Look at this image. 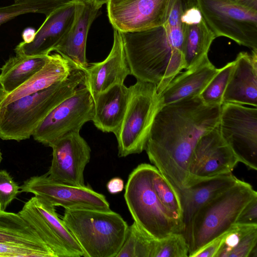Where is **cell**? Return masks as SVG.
I'll return each mask as SVG.
<instances>
[{
  "mask_svg": "<svg viewBox=\"0 0 257 257\" xmlns=\"http://www.w3.org/2000/svg\"><path fill=\"white\" fill-rule=\"evenodd\" d=\"M221 106L208 105L199 96L161 107L148 137L150 161L179 190L187 186L188 168L201 138L218 125Z\"/></svg>",
  "mask_w": 257,
  "mask_h": 257,
  "instance_id": "6da1fadb",
  "label": "cell"
},
{
  "mask_svg": "<svg viewBox=\"0 0 257 257\" xmlns=\"http://www.w3.org/2000/svg\"><path fill=\"white\" fill-rule=\"evenodd\" d=\"M120 33L131 75L155 84L159 94L185 69L180 17L170 15L163 25Z\"/></svg>",
  "mask_w": 257,
  "mask_h": 257,
  "instance_id": "7a4b0ae2",
  "label": "cell"
},
{
  "mask_svg": "<svg viewBox=\"0 0 257 257\" xmlns=\"http://www.w3.org/2000/svg\"><path fill=\"white\" fill-rule=\"evenodd\" d=\"M84 71L74 69L65 79L0 107V138L18 142L29 139L39 124L82 85Z\"/></svg>",
  "mask_w": 257,
  "mask_h": 257,
  "instance_id": "3957f363",
  "label": "cell"
},
{
  "mask_svg": "<svg viewBox=\"0 0 257 257\" xmlns=\"http://www.w3.org/2000/svg\"><path fill=\"white\" fill-rule=\"evenodd\" d=\"M257 192L251 185L238 180L231 188L200 207L185 227L189 256L228 231Z\"/></svg>",
  "mask_w": 257,
  "mask_h": 257,
  "instance_id": "277c9868",
  "label": "cell"
},
{
  "mask_svg": "<svg viewBox=\"0 0 257 257\" xmlns=\"http://www.w3.org/2000/svg\"><path fill=\"white\" fill-rule=\"evenodd\" d=\"M62 220L82 249L84 257H116L128 226L110 209H65Z\"/></svg>",
  "mask_w": 257,
  "mask_h": 257,
  "instance_id": "5b68a950",
  "label": "cell"
},
{
  "mask_svg": "<svg viewBox=\"0 0 257 257\" xmlns=\"http://www.w3.org/2000/svg\"><path fill=\"white\" fill-rule=\"evenodd\" d=\"M152 165H138L129 175L124 198L137 225L156 239L183 233V226L162 205L152 187Z\"/></svg>",
  "mask_w": 257,
  "mask_h": 257,
  "instance_id": "8992f818",
  "label": "cell"
},
{
  "mask_svg": "<svg viewBox=\"0 0 257 257\" xmlns=\"http://www.w3.org/2000/svg\"><path fill=\"white\" fill-rule=\"evenodd\" d=\"M130 88L125 113L115 135L119 157L140 154L145 150L155 116L162 107L155 84L137 80Z\"/></svg>",
  "mask_w": 257,
  "mask_h": 257,
  "instance_id": "52a82bcc",
  "label": "cell"
},
{
  "mask_svg": "<svg viewBox=\"0 0 257 257\" xmlns=\"http://www.w3.org/2000/svg\"><path fill=\"white\" fill-rule=\"evenodd\" d=\"M216 37L229 38L257 51V0H196Z\"/></svg>",
  "mask_w": 257,
  "mask_h": 257,
  "instance_id": "ba28073f",
  "label": "cell"
},
{
  "mask_svg": "<svg viewBox=\"0 0 257 257\" xmlns=\"http://www.w3.org/2000/svg\"><path fill=\"white\" fill-rule=\"evenodd\" d=\"M94 109V101L90 91L81 85L45 117L32 136L35 141L51 147L62 137L80 132L86 122L92 121Z\"/></svg>",
  "mask_w": 257,
  "mask_h": 257,
  "instance_id": "9c48e42d",
  "label": "cell"
},
{
  "mask_svg": "<svg viewBox=\"0 0 257 257\" xmlns=\"http://www.w3.org/2000/svg\"><path fill=\"white\" fill-rule=\"evenodd\" d=\"M220 135L239 162L257 170V108L223 103L218 123Z\"/></svg>",
  "mask_w": 257,
  "mask_h": 257,
  "instance_id": "30bf717a",
  "label": "cell"
},
{
  "mask_svg": "<svg viewBox=\"0 0 257 257\" xmlns=\"http://www.w3.org/2000/svg\"><path fill=\"white\" fill-rule=\"evenodd\" d=\"M238 162L222 138L218 125L202 136L197 144L189 165L186 187L232 173Z\"/></svg>",
  "mask_w": 257,
  "mask_h": 257,
  "instance_id": "8fae6325",
  "label": "cell"
},
{
  "mask_svg": "<svg viewBox=\"0 0 257 257\" xmlns=\"http://www.w3.org/2000/svg\"><path fill=\"white\" fill-rule=\"evenodd\" d=\"M20 192L30 193L54 206L65 209L86 208L110 209L105 196L90 186H75L49 178L46 174L33 176L20 186Z\"/></svg>",
  "mask_w": 257,
  "mask_h": 257,
  "instance_id": "7c38bea8",
  "label": "cell"
},
{
  "mask_svg": "<svg viewBox=\"0 0 257 257\" xmlns=\"http://www.w3.org/2000/svg\"><path fill=\"white\" fill-rule=\"evenodd\" d=\"M175 0H108L107 16L114 30L138 31L164 25Z\"/></svg>",
  "mask_w": 257,
  "mask_h": 257,
  "instance_id": "4fadbf2b",
  "label": "cell"
},
{
  "mask_svg": "<svg viewBox=\"0 0 257 257\" xmlns=\"http://www.w3.org/2000/svg\"><path fill=\"white\" fill-rule=\"evenodd\" d=\"M51 147L52 159L46 173L49 178L68 185L85 186L84 171L90 161L91 149L79 132L62 137Z\"/></svg>",
  "mask_w": 257,
  "mask_h": 257,
  "instance_id": "5bb4252c",
  "label": "cell"
},
{
  "mask_svg": "<svg viewBox=\"0 0 257 257\" xmlns=\"http://www.w3.org/2000/svg\"><path fill=\"white\" fill-rule=\"evenodd\" d=\"M81 2L73 1L50 13L36 31L31 42L23 41L16 47V54L27 56L49 55L70 30Z\"/></svg>",
  "mask_w": 257,
  "mask_h": 257,
  "instance_id": "9a60e30c",
  "label": "cell"
},
{
  "mask_svg": "<svg viewBox=\"0 0 257 257\" xmlns=\"http://www.w3.org/2000/svg\"><path fill=\"white\" fill-rule=\"evenodd\" d=\"M183 41L182 53L186 70L198 65L208 56L216 38L205 22L196 0H180Z\"/></svg>",
  "mask_w": 257,
  "mask_h": 257,
  "instance_id": "2e32d148",
  "label": "cell"
},
{
  "mask_svg": "<svg viewBox=\"0 0 257 257\" xmlns=\"http://www.w3.org/2000/svg\"><path fill=\"white\" fill-rule=\"evenodd\" d=\"M83 71L82 85L89 90L93 99L112 86L123 84L131 71L120 32L114 30L113 44L107 57L101 62L88 63Z\"/></svg>",
  "mask_w": 257,
  "mask_h": 257,
  "instance_id": "e0dca14e",
  "label": "cell"
},
{
  "mask_svg": "<svg viewBox=\"0 0 257 257\" xmlns=\"http://www.w3.org/2000/svg\"><path fill=\"white\" fill-rule=\"evenodd\" d=\"M100 8L91 0L82 1L70 30L54 50L83 71L88 65L86 56L88 34Z\"/></svg>",
  "mask_w": 257,
  "mask_h": 257,
  "instance_id": "ac0fdd59",
  "label": "cell"
},
{
  "mask_svg": "<svg viewBox=\"0 0 257 257\" xmlns=\"http://www.w3.org/2000/svg\"><path fill=\"white\" fill-rule=\"evenodd\" d=\"M223 96V103L257 106V51L241 52Z\"/></svg>",
  "mask_w": 257,
  "mask_h": 257,
  "instance_id": "d6986e66",
  "label": "cell"
},
{
  "mask_svg": "<svg viewBox=\"0 0 257 257\" xmlns=\"http://www.w3.org/2000/svg\"><path fill=\"white\" fill-rule=\"evenodd\" d=\"M130 95V87L124 83L115 84L100 93L93 99L92 121L95 127L102 132L115 135L123 121Z\"/></svg>",
  "mask_w": 257,
  "mask_h": 257,
  "instance_id": "ffe728a7",
  "label": "cell"
},
{
  "mask_svg": "<svg viewBox=\"0 0 257 257\" xmlns=\"http://www.w3.org/2000/svg\"><path fill=\"white\" fill-rule=\"evenodd\" d=\"M218 71L207 56L195 67L179 73L160 94L162 106L188 97L199 96Z\"/></svg>",
  "mask_w": 257,
  "mask_h": 257,
  "instance_id": "44dd1931",
  "label": "cell"
},
{
  "mask_svg": "<svg viewBox=\"0 0 257 257\" xmlns=\"http://www.w3.org/2000/svg\"><path fill=\"white\" fill-rule=\"evenodd\" d=\"M76 68L73 63L59 54H50L47 61L39 71L0 101V107L65 79Z\"/></svg>",
  "mask_w": 257,
  "mask_h": 257,
  "instance_id": "7402d4cb",
  "label": "cell"
},
{
  "mask_svg": "<svg viewBox=\"0 0 257 257\" xmlns=\"http://www.w3.org/2000/svg\"><path fill=\"white\" fill-rule=\"evenodd\" d=\"M238 180L230 173L199 182L179 191L183 208V230L196 211L231 188Z\"/></svg>",
  "mask_w": 257,
  "mask_h": 257,
  "instance_id": "603a6c76",
  "label": "cell"
},
{
  "mask_svg": "<svg viewBox=\"0 0 257 257\" xmlns=\"http://www.w3.org/2000/svg\"><path fill=\"white\" fill-rule=\"evenodd\" d=\"M49 55L27 56L16 54L10 57L0 69V82L7 94L18 88L39 71Z\"/></svg>",
  "mask_w": 257,
  "mask_h": 257,
  "instance_id": "cb8c5ba5",
  "label": "cell"
},
{
  "mask_svg": "<svg viewBox=\"0 0 257 257\" xmlns=\"http://www.w3.org/2000/svg\"><path fill=\"white\" fill-rule=\"evenodd\" d=\"M0 242L15 243L53 252L18 213L1 210Z\"/></svg>",
  "mask_w": 257,
  "mask_h": 257,
  "instance_id": "d4e9b609",
  "label": "cell"
},
{
  "mask_svg": "<svg viewBox=\"0 0 257 257\" xmlns=\"http://www.w3.org/2000/svg\"><path fill=\"white\" fill-rule=\"evenodd\" d=\"M18 214L34 229L56 257H71L48 222L36 209L30 199Z\"/></svg>",
  "mask_w": 257,
  "mask_h": 257,
  "instance_id": "484cf974",
  "label": "cell"
},
{
  "mask_svg": "<svg viewBox=\"0 0 257 257\" xmlns=\"http://www.w3.org/2000/svg\"><path fill=\"white\" fill-rule=\"evenodd\" d=\"M36 209L48 222L54 231L70 253L71 257L84 256L80 245L62 219L57 213L55 206L36 196L30 199Z\"/></svg>",
  "mask_w": 257,
  "mask_h": 257,
  "instance_id": "4316f807",
  "label": "cell"
},
{
  "mask_svg": "<svg viewBox=\"0 0 257 257\" xmlns=\"http://www.w3.org/2000/svg\"><path fill=\"white\" fill-rule=\"evenodd\" d=\"M152 187L164 207L183 226V208L179 190L154 165L151 170Z\"/></svg>",
  "mask_w": 257,
  "mask_h": 257,
  "instance_id": "83f0119b",
  "label": "cell"
},
{
  "mask_svg": "<svg viewBox=\"0 0 257 257\" xmlns=\"http://www.w3.org/2000/svg\"><path fill=\"white\" fill-rule=\"evenodd\" d=\"M76 0H19L0 7V26L22 15L39 13L46 17L55 10Z\"/></svg>",
  "mask_w": 257,
  "mask_h": 257,
  "instance_id": "f1b7e54d",
  "label": "cell"
},
{
  "mask_svg": "<svg viewBox=\"0 0 257 257\" xmlns=\"http://www.w3.org/2000/svg\"><path fill=\"white\" fill-rule=\"evenodd\" d=\"M235 61L226 64L219 69L199 95L204 103L208 105H219L223 103V96L233 71Z\"/></svg>",
  "mask_w": 257,
  "mask_h": 257,
  "instance_id": "f546056e",
  "label": "cell"
},
{
  "mask_svg": "<svg viewBox=\"0 0 257 257\" xmlns=\"http://www.w3.org/2000/svg\"><path fill=\"white\" fill-rule=\"evenodd\" d=\"M189 247L183 233L157 239L153 257H188Z\"/></svg>",
  "mask_w": 257,
  "mask_h": 257,
  "instance_id": "4dcf8cb0",
  "label": "cell"
},
{
  "mask_svg": "<svg viewBox=\"0 0 257 257\" xmlns=\"http://www.w3.org/2000/svg\"><path fill=\"white\" fill-rule=\"evenodd\" d=\"M56 257L51 251L12 242H0V257Z\"/></svg>",
  "mask_w": 257,
  "mask_h": 257,
  "instance_id": "1f68e13d",
  "label": "cell"
},
{
  "mask_svg": "<svg viewBox=\"0 0 257 257\" xmlns=\"http://www.w3.org/2000/svg\"><path fill=\"white\" fill-rule=\"evenodd\" d=\"M257 228V224L235 223L226 232L224 240L215 257H228L231 249L241 238L250 230Z\"/></svg>",
  "mask_w": 257,
  "mask_h": 257,
  "instance_id": "d6a6232c",
  "label": "cell"
},
{
  "mask_svg": "<svg viewBox=\"0 0 257 257\" xmlns=\"http://www.w3.org/2000/svg\"><path fill=\"white\" fill-rule=\"evenodd\" d=\"M20 186L14 181L6 170H0V210L6 211L7 207L16 199Z\"/></svg>",
  "mask_w": 257,
  "mask_h": 257,
  "instance_id": "836d02e7",
  "label": "cell"
},
{
  "mask_svg": "<svg viewBox=\"0 0 257 257\" xmlns=\"http://www.w3.org/2000/svg\"><path fill=\"white\" fill-rule=\"evenodd\" d=\"M156 240L136 224L134 257H153Z\"/></svg>",
  "mask_w": 257,
  "mask_h": 257,
  "instance_id": "e575fe53",
  "label": "cell"
},
{
  "mask_svg": "<svg viewBox=\"0 0 257 257\" xmlns=\"http://www.w3.org/2000/svg\"><path fill=\"white\" fill-rule=\"evenodd\" d=\"M257 245V228L245 234L230 251L228 257H248L253 248Z\"/></svg>",
  "mask_w": 257,
  "mask_h": 257,
  "instance_id": "d590c367",
  "label": "cell"
},
{
  "mask_svg": "<svg viewBox=\"0 0 257 257\" xmlns=\"http://www.w3.org/2000/svg\"><path fill=\"white\" fill-rule=\"evenodd\" d=\"M136 224L128 226L124 241L116 257H134Z\"/></svg>",
  "mask_w": 257,
  "mask_h": 257,
  "instance_id": "8d00e7d4",
  "label": "cell"
},
{
  "mask_svg": "<svg viewBox=\"0 0 257 257\" xmlns=\"http://www.w3.org/2000/svg\"><path fill=\"white\" fill-rule=\"evenodd\" d=\"M235 223L257 224V197L251 200L244 207Z\"/></svg>",
  "mask_w": 257,
  "mask_h": 257,
  "instance_id": "74e56055",
  "label": "cell"
},
{
  "mask_svg": "<svg viewBox=\"0 0 257 257\" xmlns=\"http://www.w3.org/2000/svg\"><path fill=\"white\" fill-rule=\"evenodd\" d=\"M227 231L208 242L191 257H215L224 240Z\"/></svg>",
  "mask_w": 257,
  "mask_h": 257,
  "instance_id": "f35d334b",
  "label": "cell"
},
{
  "mask_svg": "<svg viewBox=\"0 0 257 257\" xmlns=\"http://www.w3.org/2000/svg\"><path fill=\"white\" fill-rule=\"evenodd\" d=\"M106 188L111 194L119 193L124 189L123 181L119 177L113 178L107 182Z\"/></svg>",
  "mask_w": 257,
  "mask_h": 257,
  "instance_id": "ab89813d",
  "label": "cell"
},
{
  "mask_svg": "<svg viewBox=\"0 0 257 257\" xmlns=\"http://www.w3.org/2000/svg\"><path fill=\"white\" fill-rule=\"evenodd\" d=\"M36 31L32 28H27L25 29L22 33V38L23 42L25 43H30L31 42L35 34Z\"/></svg>",
  "mask_w": 257,
  "mask_h": 257,
  "instance_id": "60d3db41",
  "label": "cell"
},
{
  "mask_svg": "<svg viewBox=\"0 0 257 257\" xmlns=\"http://www.w3.org/2000/svg\"><path fill=\"white\" fill-rule=\"evenodd\" d=\"M94 3H95L97 6L101 8L102 5L106 4L108 0H91Z\"/></svg>",
  "mask_w": 257,
  "mask_h": 257,
  "instance_id": "b9f144b4",
  "label": "cell"
},
{
  "mask_svg": "<svg viewBox=\"0 0 257 257\" xmlns=\"http://www.w3.org/2000/svg\"><path fill=\"white\" fill-rule=\"evenodd\" d=\"M2 84L0 82V101L7 95Z\"/></svg>",
  "mask_w": 257,
  "mask_h": 257,
  "instance_id": "7bdbcfd3",
  "label": "cell"
},
{
  "mask_svg": "<svg viewBox=\"0 0 257 257\" xmlns=\"http://www.w3.org/2000/svg\"><path fill=\"white\" fill-rule=\"evenodd\" d=\"M248 257H257V245L255 246L251 250Z\"/></svg>",
  "mask_w": 257,
  "mask_h": 257,
  "instance_id": "ee69618b",
  "label": "cell"
},
{
  "mask_svg": "<svg viewBox=\"0 0 257 257\" xmlns=\"http://www.w3.org/2000/svg\"><path fill=\"white\" fill-rule=\"evenodd\" d=\"M2 152H1V151L0 149V164L2 162Z\"/></svg>",
  "mask_w": 257,
  "mask_h": 257,
  "instance_id": "f6af8a7d",
  "label": "cell"
},
{
  "mask_svg": "<svg viewBox=\"0 0 257 257\" xmlns=\"http://www.w3.org/2000/svg\"><path fill=\"white\" fill-rule=\"evenodd\" d=\"M19 1V0H14L15 2H16V1ZM77 1H84V0H76Z\"/></svg>",
  "mask_w": 257,
  "mask_h": 257,
  "instance_id": "bcb514c9",
  "label": "cell"
}]
</instances>
